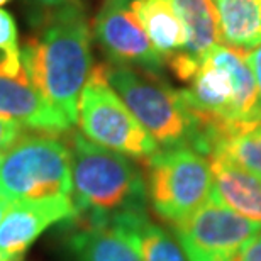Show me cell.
Segmentation results:
<instances>
[{
  "label": "cell",
  "mask_w": 261,
  "mask_h": 261,
  "mask_svg": "<svg viewBox=\"0 0 261 261\" xmlns=\"http://www.w3.org/2000/svg\"><path fill=\"white\" fill-rule=\"evenodd\" d=\"M22 63L43 97L71 124L92 71V33L82 2L46 10L20 48Z\"/></svg>",
  "instance_id": "6da1fadb"
},
{
  "label": "cell",
  "mask_w": 261,
  "mask_h": 261,
  "mask_svg": "<svg viewBox=\"0 0 261 261\" xmlns=\"http://www.w3.org/2000/svg\"><path fill=\"white\" fill-rule=\"evenodd\" d=\"M71 198L80 212L103 221L124 212L144 211L146 180L117 151L102 148L82 134L71 136Z\"/></svg>",
  "instance_id": "7a4b0ae2"
},
{
  "label": "cell",
  "mask_w": 261,
  "mask_h": 261,
  "mask_svg": "<svg viewBox=\"0 0 261 261\" xmlns=\"http://www.w3.org/2000/svg\"><path fill=\"white\" fill-rule=\"evenodd\" d=\"M109 85L126 103L130 114L165 149L190 146L195 149L202 124L180 90L161 75L126 65H103Z\"/></svg>",
  "instance_id": "3957f363"
},
{
  "label": "cell",
  "mask_w": 261,
  "mask_h": 261,
  "mask_svg": "<svg viewBox=\"0 0 261 261\" xmlns=\"http://www.w3.org/2000/svg\"><path fill=\"white\" fill-rule=\"evenodd\" d=\"M0 195L9 202L71 197L70 148L49 133L20 136L0 160Z\"/></svg>",
  "instance_id": "277c9868"
},
{
  "label": "cell",
  "mask_w": 261,
  "mask_h": 261,
  "mask_svg": "<svg viewBox=\"0 0 261 261\" xmlns=\"http://www.w3.org/2000/svg\"><path fill=\"white\" fill-rule=\"evenodd\" d=\"M148 163V200L156 216L171 226L198 211L212 195L208 160L190 146L158 151Z\"/></svg>",
  "instance_id": "5b68a950"
},
{
  "label": "cell",
  "mask_w": 261,
  "mask_h": 261,
  "mask_svg": "<svg viewBox=\"0 0 261 261\" xmlns=\"http://www.w3.org/2000/svg\"><path fill=\"white\" fill-rule=\"evenodd\" d=\"M76 122L92 143L129 158L148 161L158 153L156 141L109 85L103 65L93 66L88 75L78 100Z\"/></svg>",
  "instance_id": "8992f818"
},
{
  "label": "cell",
  "mask_w": 261,
  "mask_h": 261,
  "mask_svg": "<svg viewBox=\"0 0 261 261\" xmlns=\"http://www.w3.org/2000/svg\"><path fill=\"white\" fill-rule=\"evenodd\" d=\"M173 229L190 261H239L248 244L261 232V224L211 198Z\"/></svg>",
  "instance_id": "52a82bcc"
},
{
  "label": "cell",
  "mask_w": 261,
  "mask_h": 261,
  "mask_svg": "<svg viewBox=\"0 0 261 261\" xmlns=\"http://www.w3.org/2000/svg\"><path fill=\"white\" fill-rule=\"evenodd\" d=\"M93 34L109 63L134 66L161 75L165 58L151 44L133 0H103L93 20Z\"/></svg>",
  "instance_id": "ba28073f"
},
{
  "label": "cell",
  "mask_w": 261,
  "mask_h": 261,
  "mask_svg": "<svg viewBox=\"0 0 261 261\" xmlns=\"http://www.w3.org/2000/svg\"><path fill=\"white\" fill-rule=\"evenodd\" d=\"M0 117L38 133H65L73 124L56 111L31 80L20 61L0 56Z\"/></svg>",
  "instance_id": "9c48e42d"
},
{
  "label": "cell",
  "mask_w": 261,
  "mask_h": 261,
  "mask_svg": "<svg viewBox=\"0 0 261 261\" xmlns=\"http://www.w3.org/2000/svg\"><path fill=\"white\" fill-rule=\"evenodd\" d=\"M76 216L70 195L10 202L0 221V261H20L44 231Z\"/></svg>",
  "instance_id": "30bf717a"
},
{
  "label": "cell",
  "mask_w": 261,
  "mask_h": 261,
  "mask_svg": "<svg viewBox=\"0 0 261 261\" xmlns=\"http://www.w3.org/2000/svg\"><path fill=\"white\" fill-rule=\"evenodd\" d=\"M195 151L205 158L211 153H221L236 165L261 176V117L207 124L203 126Z\"/></svg>",
  "instance_id": "8fae6325"
},
{
  "label": "cell",
  "mask_w": 261,
  "mask_h": 261,
  "mask_svg": "<svg viewBox=\"0 0 261 261\" xmlns=\"http://www.w3.org/2000/svg\"><path fill=\"white\" fill-rule=\"evenodd\" d=\"M207 160L212 171V200L261 224V176L221 153H211Z\"/></svg>",
  "instance_id": "7c38bea8"
},
{
  "label": "cell",
  "mask_w": 261,
  "mask_h": 261,
  "mask_svg": "<svg viewBox=\"0 0 261 261\" xmlns=\"http://www.w3.org/2000/svg\"><path fill=\"white\" fill-rule=\"evenodd\" d=\"M80 261H143L133 234L119 216L93 221L71 239Z\"/></svg>",
  "instance_id": "4fadbf2b"
},
{
  "label": "cell",
  "mask_w": 261,
  "mask_h": 261,
  "mask_svg": "<svg viewBox=\"0 0 261 261\" xmlns=\"http://www.w3.org/2000/svg\"><path fill=\"white\" fill-rule=\"evenodd\" d=\"M222 66L232 82V121H251L261 117V102L253 71L248 63V51L217 44L205 55Z\"/></svg>",
  "instance_id": "5bb4252c"
},
{
  "label": "cell",
  "mask_w": 261,
  "mask_h": 261,
  "mask_svg": "<svg viewBox=\"0 0 261 261\" xmlns=\"http://www.w3.org/2000/svg\"><path fill=\"white\" fill-rule=\"evenodd\" d=\"M181 19L187 33V43L181 53L198 61L214 46L221 44V24L214 0H168Z\"/></svg>",
  "instance_id": "9a60e30c"
},
{
  "label": "cell",
  "mask_w": 261,
  "mask_h": 261,
  "mask_svg": "<svg viewBox=\"0 0 261 261\" xmlns=\"http://www.w3.org/2000/svg\"><path fill=\"white\" fill-rule=\"evenodd\" d=\"M133 7L151 44L165 60L184 51L187 33L168 0H133Z\"/></svg>",
  "instance_id": "2e32d148"
},
{
  "label": "cell",
  "mask_w": 261,
  "mask_h": 261,
  "mask_svg": "<svg viewBox=\"0 0 261 261\" xmlns=\"http://www.w3.org/2000/svg\"><path fill=\"white\" fill-rule=\"evenodd\" d=\"M222 43L243 51L261 44V0H214Z\"/></svg>",
  "instance_id": "e0dca14e"
},
{
  "label": "cell",
  "mask_w": 261,
  "mask_h": 261,
  "mask_svg": "<svg viewBox=\"0 0 261 261\" xmlns=\"http://www.w3.org/2000/svg\"><path fill=\"white\" fill-rule=\"evenodd\" d=\"M133 234L143 261H190L175 234L151 222L144 211L119 214Z\"/></svg>",
  "instance_id": "ac0fdd59"
},
{
  "label": "cell",
  "mask_w": 261,
  "mask_h": 261,
  "mask_svg": "<svg viewBox=\"0 0 261 261\" xmlns=\"http://www.w3.org/2000/svg\"><path fill=\"white\" fill-rule=\"evenodd\" d=\"M0 51L9 61L22 60L15 19L5 9H0Z\"/></svg>",
  "instance_id": "d6986e66"
},
{
  "label": "cell",
  "mask_w": 261,
  "mask_h": 261,
  "mask_svg": "<svg viewBox=\"0 0 261 261\" xmlns=\"http://www.w3.org/2000/svg\"><path fill=\"white\" fill-rule=\"evenodd\" d=\"M22 134V126L10 119L0 117V153L7 151Z\"/></svg>",
  "instance_id": "ffe728a7"
},
{
  "label": "cell",
  "mask_w": 261,
  "mask_h": 261,
  "mask_svg": "<svg viewBox=\"0 0 261 261\" xmlns=\"http://www.w3.org/2000/svg\"><path fill=\"white\" fill-rule=\"evenodd\" d=\"M248 63L253 71L254 82H256L258 95H259V102H261V44L256 46L254 49L248 51Z\"/></svg>",
  "instance_id": "44dd1931"
},
{
  "label": "cell",
  "mask_w": 261,
  "mask_h": 261,
  "mask_svg": "<svg viewBox=\"0 0 261 261\" xmlns=\"http://www.w3.org/2000/svg\"><path fill=\"white\" fill-rule=\"evenodd\" d=\"M239 261H261V232L248 244Z\"/></svg>",
  "instance_id": "7402d4cb"
},
{
  "label": "cell",
  "mask_w": 261,
  "mask_h": 261,
  "mask_svg": "<svg viewBox=\"0 0 261 261\" xmlns=\"http://www.w3.org/2000/svg\"><path fill=\"white\" fill-rule=\"evenodd\" d=\"M31 2H34L36 5H39V7L44 10H51V9L63 7V5H68L71 2H78V0H31Z\"/></svg>",
  "instance_id": "603a6c76"
},
{
  "label": "cell",
  "mask_w": 261,
  "mask_h": 261,
  "mask_svg": "<svg viewBox=\"0 0 261 261\" xmlns=\"http://www.w3.org/2000/svg\"><path fill=\"white\" fill-rule=\"evenodd\" d=\"M9 200L5 197H2L0 195V221H2V217H4V214H5V211H7V207H9Z\"/></svg>",
  "instance_id": "cb8c5ba5"
},
{
  "label": "cell",
  "mask_w": 261,
  "mask_h": 261,
  "mask_svg": "<svg viewBox=\"0 0 261 261\" xmlns=\"http://www.w3.org/2000/svg\"><path fill=\"white\" fill-rule=\"evenodd\" d=\"M7 2H9V0H0V7H2L4 4H7Z\"/></svg>",
  "instance_id": "d4e9b609"
},
{
  "label": "cell",
  "mask_w": 261,
  "mask_h": 261,
  "mask_svg": "<svg viewBox=\"0 0 261 261\" xmlns=\"http://www.w3.org/2000/svg\"><path fill=\"white\" fill-rule=\"evenodd\" d=\"M0 160H2V153H0Z\"/></svg>",
  "instance_id": "484cf974"
}]
</instances>
